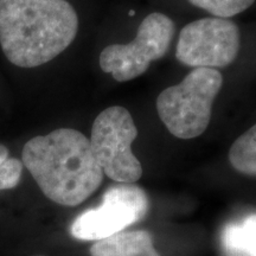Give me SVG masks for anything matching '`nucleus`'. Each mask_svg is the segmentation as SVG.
<instances>
[{
	"label": "nucleus",
	"instance_id": "obj_4",
	"mask_svg": "<svg viewBox=\"0 0 256 256\" xmlns=\"http://www.w3.org/2000/svg\"><path fill=\"white\" fill-rule=\"evenodd\" d=\"M138 130L126 108L102 110L92 124V151L104 174L120 184H134L142 176V162L132 152Z\"/></svg>",
	"mask_w": 256,
	"mask_h": 256
},
{
	"label": "nucleus",
	"instance_id": "obj_5",
	"mask_svg": "<svg viewBox=\"0 0 256 256\" xmlns=\"http://www.w3.org/2000/svg\"><path fill=\"white\" fill-rule=\"evenodd\" d=\"M176 26L166 14H148L128 44H112L100 55V66L118 82H127L142 75L150 64L164 57L174 40Z\"/></svg>",
	"mask_w": 256,
	"mask_h": 256
},
{
	"label": "nucleus",
	"instance_id": "obj_12",
	"mask_svg": "<svg viewBox=\"0 0 256 256\" xmlns=\"http://www.w3.org/2000/svg\"><path fill=\"white\" fill-rule=\"evenodd\" d=\"M23 162L16 158H8V151L0 145V190L14 188L20 182Z\"/></svg>",
	"mask_w": 256,
	"mask_h": 256
},
{
	"label": "nucleus",
	"instance_id": "obj_2",
	"mask_svg": "<svg viewBox=\"0 0 256 256\" xmlns=\"http://www.w3.org/2000/svg\"><path fill=\"white\" fill-rule=\"evenodd\" d=\"M78 17L66 0H0V46L20 68H36L68 48Z\"/></svg>",
	"mask_w": 256,
	"mask_h": 256
},
{
	"label": "nucleus",
	"instance_id": "obj_7",
	"mask_svg": "<svg viewBox=\"0 0 256 256\" xmlns=\"http://www.w3.org/2000/svg\"><path fill=\"white\" fill-rule=\"evenodd\" d=\"M150 202L136 184H118L104 192L100 206L84 211L74 220L70 232L82 241H100L144 220Z\"/></svg>",
	"mask_w": 256,
	"mask_h": 256
},
{
	"label": "nucleus",
	"instance_id": "obj_3",
	"mask_svg": "<svg viewBox=\"0 0 256 256\" xmlns=\"http://www.w3.org/2000/svg\"><path fill=\"white\" fill-rule=\"evenodd\" d=\"M222 84V74L217 69L196 68L180 83L160 92L156 110L168 132L185 140L206 132Z\"/></svg>",
	"mask_w": 256,
	"mask_h": 256
},
{
	"label": "nucleus",
	"instance_id": "obj_1",
	"mask_svg": "<svg viewBox=\"0 0 256 256\" xmlns=\"http://www.w3.org/2000/svg\"><path fill=\"white\" fill-rule=\"evenodd\" d=\"M22 159L42 192L60 206L83 203L104 180L90 142L72 128L32 138L25 144Z\"/></svg>",
	"mask_w": 256,
	"mask_h": 256
},
{
	"label": "nucleus",
	"instance_id": "obj_11",
	"mask_svg": "<svg viewBox=\"0 0 256 256\" xmlns=\"http://www.w3.org/2000/svg\"><path fill=\"white\" fill-rule=\"evenodd\" d=\"M188 2L196 8L206 10L216 18L228 19L250 8L255 0H188Z\"/></svg>",
	"mask_w": 256,
	"mask_h": 256
},
{
	"label": "nucleus",
	"instance_id": "obj_9",
	"mask_svg": "<svg viewBox=\"0 0 256 256\" xmlns=\"http://www.w3.org/2000/svg\"><path fill=\"white\" fill-rule=\"evenodd\" d=\"M222 246L230 256H256V214L223 229Z\"/></svg>",
	"mask_w": 256,
	"mask_h": 256
},
{
	"label": "nucleus",
	"instance_id": "obj_10",
	"mask_svg": "<svg viewBox=\"0 0 256 256\" xmlns=\"http://www.w3.org/2000/svg\"><path fill=\"white\" fill-rule=\"evenodd\" d=\"M229 162L240 174L256 177V124L234 142Z\"/></svg>",
	"mask_w": 256,
	"mask_h": 256
},
{
	"label": "nucleus",
	"instance_id": "obj_8",
	"mask_svg": "<svg viewBox=\"0 0 256 256\" xmlns=\"http://www.w3.org/2000/svg\"><path fill=\"white\" fill-rule=\"evenodd\" d=\"M90 256H160L153 244L152 235L146 230L120 232L95 241Z\"/></svg>",
	"mask_w": 256,
	"mask_h": 256
},
{
	"label": "nucleus",
	"instance_id": "obj_6",
	"mask_svg": "<svg viewBox=\"0 0 256 256\" xmlns=\"http://www.w3.org/2000/svg\"><path fill=\"white\" fill-rule=\"evenodd\" d=\"M241 46L240 30L223 18H202L188 23L179 34L176 58L184 66L217 69L232 64Z\"/></svg>",
	"mask_w": 256,
	"mask_h": 256
}]
</instances>
